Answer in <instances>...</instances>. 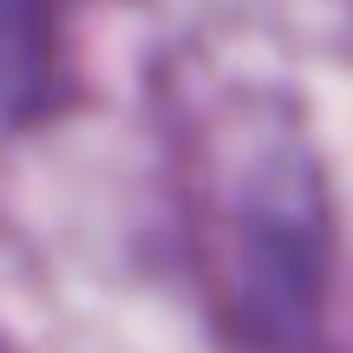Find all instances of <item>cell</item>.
Returning a JSON list of instances; mask_svg holds the SVG:
<instances>
[{
	"label": "cell",
	"instance_id": "7a4b0ae2",
	"mask_svg": "<svg viewBox=\"0 0 353 353\" xmlns=\"http://www.w3.org/2000/svg\"><path fill=\"white\" fill-rule=\"evenodd\" d=\"M0 353H7V347H0Z\"/></svg>",
	"mask_w": 353,
	"mask_h": 353
},
{
	"label": "cell",
	"instance_id": "6da1fadb",
	"mask_svg": "<svg viewBox=\"0 0 353 353\" xmlns=\"http://www.w3.org/2000/svg\"><path fill=\"white\" fill-rule=\"evenodd\" d=\"M46 13L52 0H0V125L26 118L46 92Z\"/></svg>",
	"mask_w": 353,
	"mask_h": 353
}]
</instances>
